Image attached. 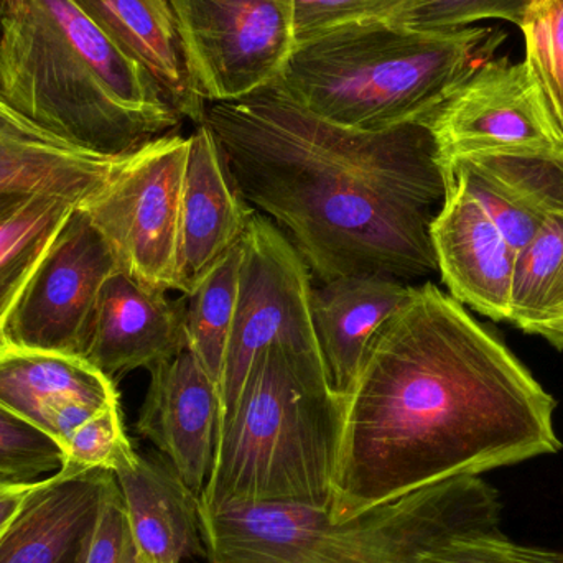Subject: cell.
Segmentation results:
<instances>
[{
	"label": "cell",
	"mask_w": 563,
	"mask_h": 563,
	"mask_svg": "<svg viewBox=\"0 0 563 563\" xmlns=\"http://www.w3.org/2000/svg\"><path fill=\"white\" fill-rule=\"evenodd\" d=\"M190 139L170 132L125 155L81 205L119 269L154 290H177L181 194Z\"/></svg>",
	"instance_id": "cell-7"
},
{
	"label": "cell",
	"mask_w": 563,
	"mask_h": 563,
	"mask_svg": "<svg viewBox=\"0 0 563 563\" xmlns=\"http://www.w3.org/2000/svg\"><path fill=\"white\" fill-rule=\"evenodd\" d=\"M82 563H135L124 499L114 473L106 479Z\"/></svg>",
	"instance_id": "cell-31"
},
{
	"label": "cell",
	"mask_w": 563,
	"mask_h": 563,
	"mask_svg": "<svg viewBox=\"0 0 563 563\" xmlns=\"http://www.w3.org/2000/svg\"><path fill=\"white\" fill-rule=\"evenodd\" d=\"M505 40L489 26L420 32L361 20L297 43L274 82L305 111L353 131L429 124Z\"/></svg>",
	"instance_id": "cell-4"
},
{
	"label": "cell",
	"mask_w": 563,
	"mask_h": 563,
	"mask_svg": "<svg viewBox=\"0 0 563 563\" xmlns=\"http://www.w3.org/2000/svg\"><path fill=\"white\" fill-rule=\"evenodd\" d=\"M440 161L466 154L563 155V134L529 63L479 66L429 122Z\"/></svg>",
	"instance_id": "cell-11"
},
{
	"label": "cell",
	"mask_w": 563,
	"mask_h": 563,
	"mask_svg": "<svg viewBox=\"0 0 563 563\" xmlns=\"http://www.w3.org/2000/svg\"><path fill=\"white\" fill-rule=\"evenodd\" d=\"M148 373L151 383L135 429L200 499L217 449L220 387L185 346Z\"/></svg>",
	"instance_id": "cell-12"
},
{
	"label": "cell",
	"mask_w": 563,
	"mask_h": 563,
	"mask_svg": "<svg viewBox=\"0 0 563 563\" xmlns=\"http://www.w3.org/2000/svg\"><path fill=\"white\" fill-rule=\"evenodd\" d=\"M115 271L114 253L78 205L26 282L3 344L82 357L102 285Z\"/></svg>",
	"instance_id": "cell-10"
},
{
	"label": "cell",
	"mask_w": 563,
	"mask_h": 563,
	"mask_svg": "<svg viewBox=\"0 0 563 563\" xmlns=\"http://www.w3.org/2000/svg\"><path fill=\"white\" fill-rule=\"evenodd\" d=\"M416 563H563V551L519 544L499 526L470 529L427 549Z\"/></svg>",
	"instance_id": "cell-29"
},
{
	"label": "cell",
	"mask_w": 563,
	"mask_h": 563,
	"mask_svg": "<svg viewBox=\"0 0 563 563\" xmlns=\"http://www.w3.org/2000/svg\"><path fill=\"white\" fill-rule=\"evenodd\" d=\"M0 95L76 151L125 157L181 118L71 0H0Z\"/></svg>",
	"instance_id": "cell-3"
},
{
	"label": "cell",
	"mask_w": 563,
	"mask_h": 563,
	"mask_svg": "<svg viewBox=\"0 0 563 563\" xmlns=\"http://www.w3.org/2000/svg\"><path fill=\"white\" fill-rule=\"evenodd\" d=\"M241 261L243 240L234 244L181 301L185 347L197 357L218 387L236 311Z\"/></svg>",
	"instance_id": "cell-25"
},
{
	"label": "cell",
	"mask_w": 563,
	"mask_h": 563,
	"mask_svg": "<svg viewBox=\"0 0 563 563\" xmlns=\"http://www.w3.org/2000/svg\"><path fill=\"white\" fill-rule=\"evenodd\" d=\"M402 280L377 274L338 277L311 288L314 336L331 386L344 396L374 338L409 297Z\"/></svg>",
	"instance_id": "cell-19"
},
{
	"label": "cell",
	"mask_w": 563,
	"mask_h": 563,
	"mask_svg": "<svg viewBox=\"0 0 563 563\" xmlns=\"http://www.w3.org/2000/svg\"><path fill=\"white\" fill-rule=\"evenodd\" d=\"M532 0H402L384 19L420 32H449L482 20L521 26Z\"/></svg>",
	"instance_id": "cell-28"
},
{
	"label": "cell",
	"mask_w": 563,
	"mask_h": 563,
	"mask_svg": "<svg viewBox=\"0 0 563 563\" xmlns=\"http://www.w3.org/2000/svg\"><path fill=\"white\" fill-rule=\"evenodd\" d=\"M82 13L152 76L172 108L201 124L207 101L191 75L172 0H71Z\"/></svg>",
	"instance_id": "cell-18"
},
{
	"label": "cell",
	"mask_w": 563,
	"mask_h": 563,
	"mask_svg": "<svg viewBox=\"0 0 563 563\" xmlns=\"http://www.w3.org/2000/svg\"><path fill=\"white\" fill-rule=\"evenodd\" d=\"M294 2L172 0L207 104L244 98L279 78L295 46Z\"/></svg>",
	"instance_id": "cell-9"
},
{
	"label": "cell",
	"mask_w": 563,
	"mask_h": 563,
	"mask_svg": "<svg viewBox=\"0 0 563 563\" xmlns=\"http://www.w3.org/2000/svg\"><path fill=\"white\" fill-rule=\"evenodd\" d=\"M63 473L81 475L91 470L118 473L135 466L139 453L122 422L121 406L106 407L73 432L63 446Z\"/></svg>",
	"instance_id": "cell-26"
},
{
	"label": "cell",
	"mask_w": 563,
	"mask_h": 563,
	"mask_svg": "<svg viewBox=\"0 0 563 563\" xmlns=\"http://www.w3.org/2000/svg\"><path fill=\"white\" fill-rule=\"evenodd\" d=\"M343 433V396L320 351L273 343L221 417L198 508L282 503L330 509Z\"/></svg>",
	"instance_id": "cell-5"
},
{
	"label": "cell",
	"mask_w": 563,
	"mask_h": 563,
	"mask_svg": "<svg viewBox=\"0 0 563 563\" xmlns=\"http://www.w3.org/2000/svg\"><path fill=\"white\" fill-rule=\"evenodd\" d=\"M402 0H295V45L334 26L384 19Z\"/></svg>",
	"instance_id": "cell-32"
},
{
	"label": "cell",
	"mask_w": 563,
	"mask_h": 563,
	"mask_svg": "<svg viewBox=\"0 0 563 563\" xmlns=\"http://www.w3.org/2000/svg\"><path fill=\"white\" fill-rule=\"evenodd\" d=\"M311 288V273L300 254L269 218L254 211L243 238L236 311L220 380V419L236 404L261 351L273 343L320 351Z\"/></svg>",
	"instance_id": "cell-8"
},
{
	"label": "cell",
	"mask_w": 563,
	"mask_h": 563,
	"mask_svg": "<svg viewBox=\"0 0 563 563\" xmlns=\"http://www.w3.org/2000/svg\"><path fill=\"white\" fill-rule=\"evenodd\" d=\"M442 165L445 184L475 198L516 253L563 214V155L466 154Z\"/></svg>",
	"instance_id": "cell-16"
},
{
	"label": "cell",
	"mask_w": 563,
	"mask_h": 563,
	"mask_svg": "<svg viewBox=\"0 0 563 563\" xmlns=\"http://www.w3.org/2000/svg\"><path fill=\"white\" fill-rule=\"evenodd\" d=\"M519 29L526 62L538 76L563 134V0H532Z\"/></svg>",
	"instance_id": "cell-27"
},
{
	"label": "cell",
	"mask_w": 563,
	"mask_h": 563,
	"mask_svg": "<svg viewBox=\"0 0 563 563\" xmlns=\"http://www.w3.org/2000/svg\"><path fill=\"white\" fill-rule=\"evenodd\" d=\"M0 141L22 142V144L46 145V147L73 148L49 132L23 118L0 95ZM76 151V148H75Z\"/></svg>",
	"instance_id": "cell-33"
},
{
	"label": "cell",
	"mask_w": 563,
	"mask_h": 563,
	"mask_svg": "<svg viewBox=\"0 0 563 563\" xmlns=\"http://www.w3.org/2000/svg\"><path fill=\"white\" fill-rule=\"evenodd\" d=\"M509 323L542 338L563 324V214L516 253Z\"/></svg>",
	"instance_id": "cell-24"
},
{
	"label": "cell",
	"mask_w": 563,
	"mask_h": 563,
	"mask_svg": "<svg viewBox=\"0 0 563 563\" xmlns=\"http://www.w3.org/2000/svg\"><path fill=\"white\" fill-rule=\"evenodd\" d=\"M555 400L432 282L410 287L343 396L334 522L459 476L561 452Z\"/></svg>",
	"instance_id": "cell-1"
},
{
	"label": "cell",
	"mask_w": 563,
	"mask_h": 563,
	"mask_svg": "<svg viewBox=\"0 0 563 563\" xmlns=\"http://www.w3.org/2000/svg\"><path fill=\"white\" fill-rule=\"evenodd\" d=\"M185 346L184 303L115 271L102 285L82 360L108 377L151 369Z\"/></svg>",
	"instance_id": "cell-17"
},
{
	"label": "cell",
	"mask_w": 563,
	"mask_h": 563,
	"mask_svg": "<svg viewBox=\"0 0 563 563\" xmlns=\"http://www.w3.org/2000/svg\"><path fill=\"white\" fill-rule=\"evenodd\" d=\"M115 478L128 511L135 562L184 563L205 554L198 499L162 453L139 455L135 466Z\"/></svg>",
	"instance_id": "cell-20"
},
{
	"label": "cell",
	"mask_w": 563,
	"mask_h": 563,
	"mask_svg": "<svg viewBox=\"0 0 563 563\" xmlns=\"http://www.w3.org/2000/svg\"><path fill=\"white\" fill-rule=\"evenodd\" d=\"M45 479L16 482V479L0 478V541L12 528L29 499L38 492Z\"/></svg>",
	"instance_id": "cell-34"
},
{
	"label": "cell",
	"mask_w": 563,
	"mask_h": 563,
	"mask_svg": "<svg viewBox=\"0 0 563 563\" xmlns=\"http://www.w3.org/2000/svg\"><path fill=\"white\" fill-rule=\"evenodd\" d=\"M210 563H416L450 536L501 522L498 492L459 476L334 522L330 509L231 503L200 509Z\"/></svg>",
	"instance_id": "cell-6"
},
{
	"label": "cell",
	"mask_w": 563,
	"mask_h": 563,
	"mask_svg": "<svg viewBox=\"0 0 563 563\" xmlns=\"http://www.w3.org/2000/svg\"><path fill=\"white\" fill-rule=\"evenodd\" d=\"M119 404L114 379L82 357L0 346V407L65 446L86 420Z\"/></svg>",
	"instance_id": "cell-13"
},
{
	"label": "cell",
	"mask_w": 563,
	"mask_h": 563,
	"mask_svg": "<svg viewBox=\"0 0 563 563\" xmlns=\"http://www.w3.org/2000/svg\"><path fill=\"white\" fill-rule=\"evenodd\" d=\"M122 158L0 141V191H53L82 205L111 177Z\"/></svg>",
	"instance_id": "cell-23"
},
{
	"label": "cell",
	"mask_w": 563,
	"mask_h": 563,
	"mask_svg": "<svg viewBox=\"0 0 563 563\" xmlns=\"http://www.w3.org/2000/svg\"><path fill=\"white\" fill-rule=\"evenodd\" d=\"M432 244L450 295L489 320L509 323L515 247L482 205L456 185L446 184Z\"/></svg>",
	"instance_id": "cell-14"
},
{
	"label": "cell",
	"mask_w": 563,
	"mask_h": 563,
	"mask_svg": "<svg viewBox=\"0 0 563 563\" xmlns=\"http://www.w3.org/2000/svg\"><path fill=\"white\" fill-rule=\"evenodd\" d=\"M135 563H141V562H135Z\"/></svg>",
	"instance_id": "cell-36"
},
{
	"label": "cell",
	"mask_w": 563,
	"mask_h": 563,
	"mask_svg": "<svg viewBox=\"0 0 563 563\" xmlns=\"http://www.w3.org/2000/svg\"><path fill=\"white\" fill-rule=\"evenodd\" d=\"M78 205L53 191H0V346L26 282Z\"/></svg>",
	"instance_id": "cell-22"
},
{
	"label": "cell",
	"mask_w": 563,
	"mask_h": 563,
	"mask_svg": "<svg viewBox=\"0 0 563 563\" xmlns=\"http://www.w3.org/2000/svg\"><path fill=\"white\" fill-rule=\"evenodd\" d=\"M63 462L52 437L0 407V478L38 482L56 475Z\"/></svg>",
	"instance_id": "cell-30"
},
{
	"label": "cell",
	"mask_w": 563,
	"mask_h": 563,
	"mask_svg": "<svg viewBox=\"0 0 563 563\" xmlns=\"http://www.w3.org/2000/svg\"><path fill=\"white\" fill-rule=\"evenodd\" d=\"M109 475L48 476L0 541V563H82Z\"/></svg>",
	"instance_id": "cell-21"
},
{
	"label": "cell",
	"mask_w": 563,
	"mask_h": 563,
	"mask_svg": "<svg viewBox=\"0 0 563 563\" xmlns=\"http://www.w3.org/2000/svg\"><path fill=\"white\" fill-rule=\"evenodd\" d=\"M203 124L241 197L279 228L321 284L439 273L432 224L446 184L427 122L353 131L310 114L271 82L208 102Z\"/></svg>",
	"instance_id": "cell-2"
},
{
	"label": "cell",
	"mask_w": 563,
	"mask_h": 563,
	"mask_svg": "<svg viewBox=\"0 0 563 563\" xmlns=\"http://www.w3.org/2000/svg\"><path fill=\"white\" fill-rule=\"evenodd\" d=\"M544 338L549 343L554 344L558 350H563V324L552 330L551 333L545 334Z\"/></svg>",
	"instance_id": "cell-35"
},
{
	"label": "cell",
	"mask_w": 563,
	"mask_h": 563,
	"mask_svg": "<svg viewBox=\"0 0 563 563\" xmlns=\"http://www.w3.org/2000/svg\"><path fill=\"white\" fill-rule=\"evenodd\" d=\"M184 194L177 291L188 295L243 240L254 211L246 203L210 129L190 134Z\"/></svg>",
	"instance_id": "cell-15"
}]
</instances>
